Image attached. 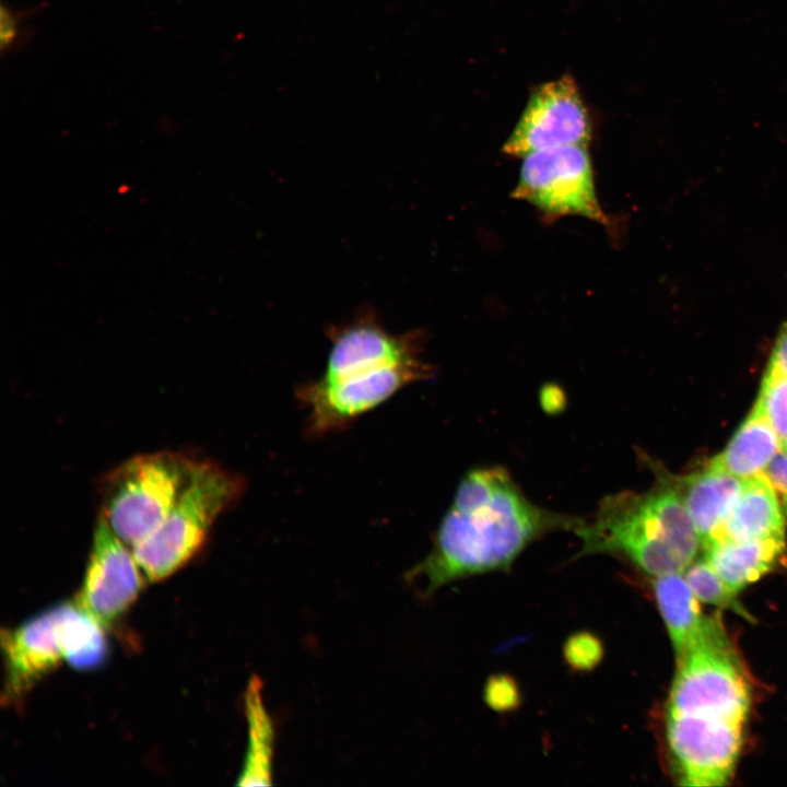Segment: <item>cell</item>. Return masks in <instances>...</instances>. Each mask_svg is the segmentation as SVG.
I'll return each instance as SVG.
<instances>
[{"label": "cell", "mask_w": 787, "mask_h": 787, "mask_svg": "<svg viewBox=\"0 0 787 787\" xmlns=\"http://www.w3.org/2000/svg\"><path fill=\"white\" fill-rule=\"evenodd\" d=\"M579 521L532 503L502 467L472 469L458 484L431 552L408 578L421 579L431 594L462 577L508 568L543 533L573 531Z\"/></svg>", "instance_id": "cell-1"}, {"label": "cell", "mask_w": 787, "mask_h": 787, "mask_svg": "<svg viewBox=\"0 0 787 787\" xmlns=\"http://www.w3.org/2000/svg\"><path fill=\"white\" fill-rule=\"evenodd\" d=\"M416 332L393 334L364 316L333 331L324 373L301 385L306 432L322 436L348 427L433 368L421 356Z\"/></svg>", "instance_id": "cell-2"}, {"label": "cell", "mask_w": 787, "mask_h": 787, "mask_svg": "<svg viewBox=\"0 0 787 787\" xmlns=\"http://www.w3.org/2000/svg\"><path fill=\"white\" fill-rule=\"evenodd\" d=\"M660 481L645 493L607 496L592 518H582L573 530L582 553L623 556L655 577L683 573L702 543L677 485Z\"/></svg>", "instance_id": "cell-3"}, {"label": "cell", "mask_w": 787, "mask_h": 787, "mask_svg": "<svg viewBox=\"0 0 787 787\" xmlns=\"http://www.w3.org/2000/svg\"><path fill=\"white\" fill-rule=\"evenodd\" d=\"M244 491L240 474L200 458L166 518L132 548L144 576L158 582L189 562L205 543L219 517L236 504Z\"/></svg>", "instance_id": "cell-4"}, {"label": "cell", "mask_w": 787, "mask_h": 787, "mask_svg": "<svg viewBox=\"0 0 787 787\" xmlns=\"http://www.w3.org/2000/svg\"><path fill=\"white\" fill-rule=\"evenodd\" d=\"M199 459L163 450L124 461L103 480L98 516L126 544L136 547L166 518Z\"/></svg>", "instance_id": "cell-5"}, {"label": "cell", "mask_w": 787, "mask_h": 787, "mask_svg": "<svg viewBox=\"0 0 787 787\" xmlns=\"http://www.w3.org/2000/svg\"><path fill=\"white\" fill-rule=\"evenodd\" d=\"M677 662L667 712L745 721L750 684L718 616H706Z\"/></svg>", "instance_id": "cell-6"}, {"label": "cell", "mask_w": 787, "mask_h": 787, "mask_svg": "<svg viewBox=\"0 0 787 787\" xmlns=\"http://www.w3.org/2000/svg\"><path fill=\"white\" fill-rule=\"evenodd\" d=\"M513 197L550 219L577 215L604 225L610 223L597 197L586 145L541 150L522 156Z\"/></svg>", "instance_id": "cell-7"}, {"label": "cell", "mask_w": 787, "mask_h": 787, "mask_svg": "<svg viewBox=\"0 0 787 787\" xmlns=\"http://www.w3.org/2000/svg\"><path fill=\"white\" fill-rule=\"evenodd\" d=\"M592 125L579 90L569 75L537 86L503 151L513 156L568 145H587Z\"/></svg>", "instance_id": "cell-8"}, {"label": "cell", "mask_w": 787, "mask_h": 787, "mask_svg": "<svg viewBox=\"0 0 787 787\" xmlns=\"http://www.w3.org/2000/svg\"><path fill=\"white\" fill-rule=\"evenodd\" d=\"M744 723L667 712L670 752L684 786H723L738 760Z\"/></svg>", "instance_id": "cell-9"}, {"label": "cell", "mask_w": 787, "mask_h": 787, "mask_svg": "<svg viewBox=\"0 0 787 787\" xmlns=\"http://www.w3.org/2000/svg\"><path fill=\"white\" fill-rule=\"evenodd\" d=\"M141 572L132 548L98 516L77 604L103 626L109 625L138 597Z\"/></svg>", "instance_id": "cell-10"}, {"label": "cell", "mask_w": 787, "mask_h": 787, "mask_svg": "<svg viewBox=\"0 0 787 787\" xmlns=\"http://www.w3.org/2000/svg\"><path fill=\"white\" fill-rule=\"evenodd\" d=\"M1 643L5 659L3 700L12 702L64 660L59 604L14 630L2 631Z\"/></svg>", "instance_id": "cell-11"}, {"label": "cell", "mask_w": 787, "mask_h": 787, "mask_svg": "<svg viewBox=\"0 0 787 787\" xmlns=\"http://www.w3.org/2000/svg\"><path fill=\"white\" fill-rule=\"evenodd\" d=\"M785 507L767 477L761 473L744 480L738 498L713 542L785 537Z\"/></svg>", "instance_id": "cell-12"}, {"label": "cell", "mask_w": 787, "mask_h": 787, "mask_svg": "<svg viewBox=\"0 0 787 787\" xmlns=\"http://www.w3.org/2000/svg\"><path fill=\"white\" fill-rule=\"evenodd\" d=\"M677 489L694 522L703 548L715 539L738 498L744 480L720 469H706L678 482Z\"/></svg>", "instance_id": "cell-13"}, {"label": "cell", "mask_w": 787, "mask_h": 787, "mask_svg": "<svg viewBox=\"0 0 787 787\" xmlns=\"http://www.w3.org/2000/svg\"><path fill=\"white\" fill-rule=\"evenodd\" d=\"M705 550V560L721 579L739 592L772 572L786 552L785 537L749 541L719 540Z\"/></svg>", "instance_id": "cell-14"}, {"label": "cell", "mask_w": 787, "mask_h": 787, "mask_svg": "<svg viewBox=\"0 0 787 787\" xmlns=\"http://www.w3.org/2000/svg\"><path fill=\"white\" fill-rule=\"evenodd\" d=\"M782 451V439L761 409L754 404L726 448L709 466L747 480L764 473Z\"/></svg>", "instance_id": "cell-15"}, {"label": "cell", "mask_w": 787, "mask_h": 787, "mask_svg": "<svg viewBox=\"0 0 787 787\" xmlns=\"http://www.w3.org/2000/svg\"><path fill=\"white\" fill-rule=\"evenodd\" d=\"M654 590L679 661L701 631L706 615L702 614L698 600L682 573L657 577Z\"/></svg>", "instance_id": "cell-16"}, {"label": "cell", "mask_w": 787, "mask_h": 787, "mask_svg": "<svg viewBox=\"0 0 787 787\" xmlns=\"http://www.w3.org/2000/svg\"><path fill=\"white\" fill-rule=\"evenodd\" d=\"M248 724V748L238 786H268L271 784L273 725L263 705L261 682L252 677L245 692Z\"/></svg>", "instance_id": "cell-17"}, {"label": "cell", "mask_w": 787, "mask_h": 787, "mask_svg": "<svg viewBox=\"0 0 787 787\" xmlns=\"http://www.w3.org/2000/svg\"><path fill=\"white\" fill-rule=\"evenodd\" d=\"M104 627L77 602L59 604V633L64 661L81 670L101 665L107 648Z\"/></svg>", "instance_id": "cell-18"}, {"label": "cell", "mask_w": 787, "mask_h": 787, "mask_svg": "<svg viewBox=\"0 0 787 787\" xmlns=\"http://www.w3.org/2000/svg\"><path fill=\"white\" fill-rule=\"evenodd\" d=\"M683 576L698 601L730 609L742 616L751 619L744 608L737 601V592L721 579L706 560L692 562L685 568Z\"/></svg>", "instance_id": "cell-19"}, {"label": "cell", "mask_w": 787, "mask_h": 787, "mask_svg": "<svg viewBox=\"0 0 787 787\" xmlns=\"http://www.w3.org/2000/svg\"><path fill=\"white\" fill-rule=\"evenodd\" d=\"M782 442L787 438V374L767 366L755 402Z\"/></svg>", "instance_id": "cell-20"}, {"label": "cell", "mask_w": 787, "mask_h": 787, "mask_svg": "<svg viewBox=\"0 0 787 787\" xmlns=\"http://www.w3.org/2000/svg\"><path fill=\"white\" fill-rule=\"evenodd\" d=\"M603 654L601 639L590 632L571 635L563 646L564 659L575 671L594 670L601 662Z\"/></svg>", "instance_id": "cell-21"}, {"label": "cell", "mask_w": 787, "mask_h": 787, "mask_svg": "<svg viewBox=\"0 0 787 787\" xmlns=\"http://www.w3.org/2000/svg\"><path fill=\"white\" fill-rule=\"evenodd\" d=\"M44 7H33L24 10H13L4 3L0 8V50L1 54H8L16 49L27 39V33L24 28L23 21L35 14Z\"/></svg>", "instance_id": "cell-22"}, {"label": "cell", "mask_w": 787, "mask_h": 787, "mask_svg": "<svg viewBox=\"0 0 787 787\" xmlns=\"http://www.w3.org/2000/svg\"><path fill=\"white\" fill-rule=\"evenodd\" d=\"M483 695L488 706L496 712L513 710L521 701L516 681L507 674L491 676Z\"/></svg>", "instance_id": "cell-23"}, {"label": "cell", "mask_w": 787, "mask_h": 787, "mask_svg": "<svg viewBox=\"0 0 787 787\" xmlns=\"http://www.w3.org/2000/svg\"><path fill=\"white\" fill-rule=\"evenodd\" d=\"M764 474L778 495L787 502V453L777 454L766 467Z\"/></svg>", "instance_id": "cell-24"}, {"label": "cell", "mask_w": 787, "mask_h": 787, "mask_svg": "<svg viewBox=\"0 0 787 787\" xmlns=\"http://www.w3.org/2000/svg\"><path fill=\"white\" fill-rule=\"evenodd\" d=\"M767 366L787 374V321L778 329Z\"/></svg>", "instance_id": "cell-25"}, {"label": "cell", "mask_w": 787, "mask_h": 787, "mask_svg": "<svg viewBox=\"0 0 787 787\" xmlns=\"http://www.w3.org/2000/svg\"><path fill=\"white\" fill-rule=\"evenodd\" d=\"M782 451L787 453V438L782 442Z\"/></svg>", "instance_id": "cell-26"}]
</instances>
